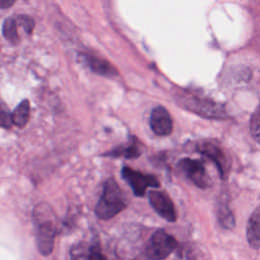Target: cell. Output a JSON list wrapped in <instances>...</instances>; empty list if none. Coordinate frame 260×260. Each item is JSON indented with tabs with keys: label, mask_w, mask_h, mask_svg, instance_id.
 I'll use <instances>...</instances> for the list:
<instances>
[{
	"label": "cell",
	"mask_w": 260,
	"mask_h": 260,
	"mask_svg": "<svg viewBox=\"0 0 260 260\" xmlns=\"http://www.w3.org/2000/svg\"><path fill=\"white\" fill-rule=\"evenodd\" d=\"M29 102L28 100L21 101L11 113V122L18 128H23L29 119Z\"/></svg>",
	"instance_id": "cell-13"
},
{
	"label": "cell",
	"mask_w": 260,
	"mask_h": 260,
	"mask_svg": "<svg viewBox=\"0 0 260 260\" xmlns=\"http://www.w3.org/2000/svg\"><path fill=\"white\" fill-rule=\"evenodd\" d=\"M148 200L154 211L168 221L174 222L177 219V213L173 201L162 191L151 190L148 192Z\"/></svg>",
	"instance_id": "cell-7"
},
{
	"label": "cell",
	"mask_w": 260,
	"mask_h": 260,
	"mask_svg": "<svg viewBox=\"0 0 260 260\" xmlns=\"http://www.w3.org/2000/svg\"><path fill=\"white\" fill-rule=\"evenodd\" d=\"M70 260H91L89 246L84 242H79L72 246L70 250Z\"/></svg>",
	"instance_id": "cell-16"
},
{
	"label": "cell",
	"mask_w": 260,
	"mask_h": 260,
	"mask_svg": "<svg viewBox=\"0 0 260 260\" xmlns=\"http://www.w3.org/2000/svg\"><path fill=\"white\" fill-rule=\"evenodd\" d=\"M182 105L191 112L204 118L222 119L225 117V111L222 106L207 99H199L198 96L186 95L181 98Z\"/></svg>",
	"instance_id": "cell-4"
},
{
	"label": "cell",
	"mask_w": 260,
	"mask_h": 260,
	"mask_svg": "<svg viewBox=\"0 0 260 260\" xmlns=\"http://www.w3.org/2000/svg\"><path fill=\"white\" fill-rule=\"evenodd\" d=\"M177 247L176 239L164 230L155 231L150 237L145 253L151 260L166 259Z\"/></svg>",
	"instance_id": "cell-3"
},
{
	"label": "cell",
	"mask_w": 260,
	"mask_h": 260,
	"mask_svg": "<svg viewBox=\"0 0 260 260\" xmlns=\"http://www.w3.org/2000/svg\"><path fill=\"white\" fill-rule=\"evenodd\" d=\"M198 150L215 164L220 177L224 180L231 169V161L226 153L218 145H215L212 142H203Z\"/></svg>",
	"instance_id": "cell-8"
},
{
	"label": "cell",
	"mask_w": 260,
	"mask_h": 260,
	"mask_svg": "<svg viewBox=\"0 0 260 260\" xmlns=\"http://www.w3.org/2000/svg\"><path fill=\"white\" fill-rule=\"evenodd\" d=\"M32 218L38 250L42 255L48 256L54 249L57 235L56 216L48 204L41 203L35 207Z\"/></svg>",
	"instance_id": "cell-1"
},
{
	"label": "cell",
	"mask_w": 260,
	"mask_h": 260,
	"mask_svg": "<svg viewBox=\"0 0 260 260\" xmlns=\"http://www.w3.org/2000/svg\"><path fill=\"white\" fill-rule=\"evenodd\" d=\"M127 207V200L113 178L108 179L103 188L102 196L95 206V215L104 220L110 219Z\"/></svg>",
	"instance_id": "cell-2"
},
{
	"label": "cell",
	"mask_w": 260,
	"mask_h": 260,
	"mask_svg": "<svg viewBox=\"0 0 260 260\" xmlns=\"http://www.w3.org/2000/svg\"><path fill=\"white\" fill-rule=\"evenodd\" d=\"M80 57H82V61L84 62V64H86L91 71L99 75L109 78H113L118 75V71L116 70V68L103 58L83 54L80 55Z\"/></svg>",
	"instance_id": "cell-10"
},
{
	"label": "cell",
	"mask_w": 260,
	"mask_h": 260,
	"mask_svg": "<svg viewBox=\"0 0 260 260\" xmlns=\"http://www.w3.org/2000/svg\"><path fill=\"white\" fill-rule=\"evenodd\" d=\"M11 126V112L7 105L0 98V127L10 129Z\"/></svg>",
	"instance_id": "cell-17"
},
{
	"label": "cell",
	"mask_w": 260,
	"mask_h": 260,
	"mask_svg": "<svg viewBox=\"0 0 260 260\" xmlns=\"http://www.w3.org/2000/svg\"><path fill=\"white\" fill-rule=\"evenodd\" d=\"M178 166L184 176L198 188L206 189L211 185L210 178L200 160L185 157L179 161Z\"/></svg>",
	"instance_id": "cell-6"
},
{
	"label": "cell",
	"mask_w": 260,
	"mask_h": 260,
	"mask_svg": "<svg viewBox=\"0 0 260 260\" xmlns=\"http://www.w3.org/2000/svg\"><path fill=\"white\" fill-rule=\"evenodd\" d=\"M121 176L131 187L134 195L137 197H143L148 187H159V182L154 176L134 171L129 167H123Z\"/></svg>",
	"instance_id": "cell-5"
},
{
	"label": "cell",
	"mask_w": 260,
	"mask_h": 260,
	"mask_svg": "<svg viewBox=\"0 0 260 260\" xmlns=\"http://www.w3.org/2000/svg\"><path fill=\"white\" fill-rule=\"evenodd\" d=\"M17 23L15 17H7L2 25V32L4 38L12 44H17L19 41L18 30H17Z\"/></svg>",
	"instance_id": "cell-14"
},
{
	"label": "cell",
	"mask_w": 260,
	"mask_h": 260,
	"mask_svg": "<svg viewBox=\"0 0 260 260\" xmlns=\"http://www.w3.org/2000/svg\"><path fill=\"white\" fill-rule=\"evenodd\" d=\"M247 240L251 248L257 250L260 246V209L252 212L247 224Z\"/></svg>",
	"instance_id": "cell-11"
},
{
	"label": "cell",
	"mask_w": 260,
	"mask_h": 260,
	"mask_svg": "<svg viewBox=\"0 0 260 260\" xmlns=\"http://www.w3.org/2000/svg\"><path fill=\"white\" fill-rule=\"evenodd\" d=\"M15 20H16L17 25H20L26 34H30L32 31V29L35 27V21L30 16L24 15V14L17 15L15 17Z\"/></svg>",
	"instance_id": "cell-19"
},
{
	"label": "cell",
	"mask_w": 260,
	"mask_h": 260,
	"mask_svg": "<svg viewBox=\"0 0 260 260\" xmlns=\"http://www.w3.org/2000/svg\"><path fill=\"white\" fill-rule=\"evenodd\" d=\"M152 132L157 136H168L173 130V122L166 108L157 106L152 109L149 119Z\"/></svg>",
	"instance_id": "cell-9"
},
{
	"label": "cell",
	"mask_w": 260,
	"mask_h": 260,
	"mask_svg": "<svg viewBox=\"0 0 260 260\" xmlns=\"http://www.w3.org/2000/svg\"><path fill=\"white\" fill-rule=\"evenodd\" d=\"M89 249L91 254V260H106V257L102 254L98 244L92 245L91 247H89Z\"/></svg>",
	"instance_id": "cell-20"
},
{
	"label": "cell",
	"mask_w": 260,
	"mask_h": 260,
	"mask_svg": "<svg viewBox=\"0 0 260 260\" xmlns=\"http://www.w3.org/2000/svg\"><path fill=\"white\" fill-rule=\"evenodd\" d=\"M217 218L223 229L233 230L235 228L236 220L234 214L226 204H219L217 209Z\"/></svg>",
	"instance_id": "cell-15"
},
{
	"label": "cell",
	"mask_w": 260,
	"mask_h": 260,
	"mask_svg": "<svg viewBox=\"0 0 260 260\" xmlns=\"http://www.w3.org/2000/svg\"><path fill=\"white\" fill-rule=\"evenodd\" d=\"M260 114H259V107L256 108L255 112L252 114L251 116V120H250V131H251V134L253 136V138L259 142V132H260Z\"/></svg>",
	"instance_id": "cell-18"
},
{
	"label": "cell",
	"mask_w": 260,
	"mask_h": 260,
	"mask_svg": "<svg viewBox=\"0 0 260 260\" xmlns=\"http://www.w3.org/2000/svg\"><path fill=\"white\" fill-rule=\"evenodd\" d=\"M141 151L139 146L134 141H129L128 143L122 144L113 148L112 150L104 153V156L110 157H124V158H136L140 155Z\"/></svg>",
	"instance_id": "cell-12"
}]
</instances>
